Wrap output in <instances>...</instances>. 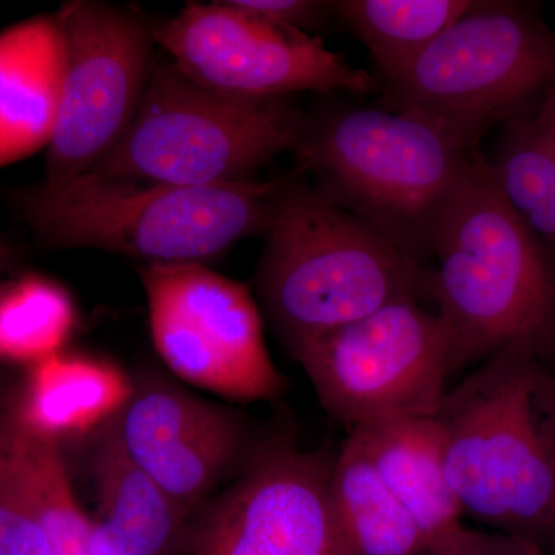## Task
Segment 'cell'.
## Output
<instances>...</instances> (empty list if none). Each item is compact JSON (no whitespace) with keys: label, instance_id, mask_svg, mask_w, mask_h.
I'll use <instances>...</instances> for the list:
<instances>
[{"label":"cell","instance_id":"6da1fadb","mask_svg":"<svg viewBox=\"0 0 555 555\" xmlns=\"http://www.w3.org/2000/svg\"><path fill=\"white\" fill-rule=\"evenodd\" d=\"M452 374L524 347L555 352V248L526 224L477 150L438 218L423 276Z\"/></svg>","mask_w":555,"mask_h":555},{"label":"cell","instance_id":"7a4b0ae2","mask_svg":"<svg viewBox=\"0 0 555 555\" xmlns=\"http://www.w3.org/2000/svg\"><path fill=\"white\" fill-rule=\"evenodd\" d=\"M434 422L465 516L539 542L555 514V369L524 347L481 361Z\"/></svg>","mask_w":555,"mask_h":555},{"label":"cell","instance_id":"3957f363","mask_svg":"<svg viewBox=\"0 0 555 555\" xmlns=\"http://www.w3.org/2000/svg\"><path fill=\"white\" fill-rule=\"evenodd\" d=\"M288 178L229 184H155L83 173L24 193L35 235L54 248H89L149 264H204L262 235Z\"/></svg>","mask_w":555,"mask_h":555},{"label":"cell","instance_id":"277c9868","mask_svg":"<svg viewBox=\"0 0 555 555\" xmlns=\"http://www.w3.org/2000/svg\"><path fill=\"white\" fill-rule=\"evenodd\" d=\"M478 149L411 112L339 108L310 119L299 169L363 219L425 276L441 211Z\"/></svg>","mask_w":555,"mask_h":555},{"label":"cell","instance_id":"5b68a950","mask_svg":"<svg viewBox=\"0 0 555 555\" xmlns=\"http://www.w3.org/2000/svg\"><path fill=\"white\" fill-rule=\"evenodd\" d=\"M262 236L255 286L292 356L423 287V273L385 236L297 178Z\"/></svg>","mask_w":555,"mask_h":555},{"label":"cell","instance_id":"8992f818","mask_svg":"<svg viewBox=\"0 0 555 555\" xmlns=\"http://www.w3.org/2000/svg\"><path fill=\"white\" fill-rule=\"evenodd\" d=\"M309 122L291 100L208 90L158 50L129 130L87 173L188 188L250 181L270 160L297 152Z\"/></svg>","mask_w":555,"mask_h":555},{"label":"cell","instance_id":"52a82bcc","mask_svg":"<svg viewBox=\"0 0 555 555\" xmlns=\"http://www.w3.org/2000/svg\"><path fill=\"white\" fill-rule=\"evenodd\" d=\"M555 82V33L528 2H478L396 78L379 83L387 109L447 126L478 149Z\"/></svg>","mask_w":555,"mask_h":555},{"label":"cell","instance_id":"ba28073f","mask_svg":"<svg viewBox=\"0 0 555 555\" xmlns=\"http://www.w3.org/2000/svg\"><path fill=\"white\" fill-rule=\"evenodd\" d=\"M328 415L356 427L434 416L448 392L451 350L418 298L390 302L294 356Z\"/></svg>","mask_w":555,"mask_h":555},{"label":"cell","instance_id":"9c48e42d","mask_svg":"<svg viewBox=\"0 0 555 555\" xmlns=\"http://www.w3.org/2000/svg\"><path fill=\"white\" fill-rule=\"evenodd\" d=\"M54 16L64 72L46 185L87 173L116 147L137 116L158 53L156 25L124 7L73 0Z\"/></svg>","mask_w":555,"mask_h":555},{"label":"cell","instance_id":"30bf717a","mask_svg":"<svg viewBox=\"0 0 555 555\" xmlns=\"http://www.w3.org/2000/svg\"><path fill=\"white\" fill-rule=\"evenodd\" d=\"M150 332L160 360L189 385L230 400H275L286 387L244 284L204 264L139 270Z\"/></svg>","mask_w":555,"mask_h":555},{"label":"cell","instance_id":"8fae6325","mask_svg":"<svg viewBox=\"0 0 555 555\" xmlns=\"http://www.w3.org/2000/svg\"><path fill=\"white\" fill-rule=\"evenodd\" d=\"M156 47L185 76L224 96L291 100L305 91H379L377 76L306 33L259 21L225 2L193 3L155 27Z\"/></svg>","mask_w":555,"mask_h":555},{"label":"cell","instance_id":"7c38bea8","mask_svg":"<svg viewBox=\"0 0 555 555\" xmlns=\"http://www.w3.org/2000/svg\"><path fill=\"white\" fill-rule=\"evenodd\" d=\"M334 459L286 438L262 444L190 525L182 555H350L332 505Z\"/></svg>","mask_w":555,"mask_h":555},{"label":"cell","instance_id":"4fadbf2b","mask_svg":"<svg viewBox=\"0 0 555 555\" xmlns=\"http://www.w3.org/2000/svg\"><path fill=\"white\" fill-rule=\"evenodd\" d=\"M116 426L131 460L189 514L247 451L241 416L158 374L134 379Z\"/></svg>","mask_w":555,"mask_h":555},{"label":"cell","instance_id":"5bb4252c","mask_svg":"<svg viewBox=\"0 0 555 555\" xmlns=\"http://www.w3.org/2000/svg\"><path fill=\"white\" fill-rule=\"evenodd\" d=\"M89 470L98 502L89 555L182 553L190 514L127 454L116 415L91 434Z\"/></svg>","mask_w":555,"mask_h":555},{"label":"cell","instance_id":"9a60e30c","mask_svg":"<svg viewBox=\"0 0 555 555\" xmlns=\"http://www.w3.org/2000/svg\"><path fill=\"white\" fill-rule=\"evenodd\" d=\"M375 469L425 535L430 555H440L462 534L463 507L456 499L440 433L433 416H403L350 430Z\"/></svg>","mask_w":555,"mask_h":555},{"label":"cell","instance_id":"2e32d148","mask_svg":"<svg viewBox=\"0 0 555 555\" xmlns=\"http://www.w3.org/2000/svg\"><path fill=\"white\" fill-rule=\"evenodd\" d=\"M64 72L56 16L0 30V169L49 147Z\"/></svg>","mask_w":555,"mask_h":555},{"label":"cell","instance_id":"e0dca14e","mask_svg":"<svg viewBox=\"0 0 555 555\" xmlns=\"http://www.w3.org/2000/svg\"><path fill=\"white\" fill-rule=\"evenodd\" d=\"M0 470L46 532L50 555H89L93 518L76 496L60 441L22 416L16 387H0Z\"/></svg>","mask_w":555,"mask_h":555},{"label":"cell","instance_id":"ac0fdd59","mask_svg":"<svg viewBox=\"0 0 555 555\" xmlns=\"http://www.w3.org/2000/svg\"><path fill=\"white\" fill-rule=\"evenodd\" d=\"M130 382L118 367L87 357L56 356L33 364L17 389L22 416L43 436H91L118 415L131 396Z\"/></svg>","mask_w":555,"mask_h":555},{"label":"cell","instance_id":"d6986e66","mask_svg":"<svg viewBox=\"0 0 555 555\" xmlns=\"http://www.w3.org/2000/svg\"><path fill=\"white\" fill-rule=\"evenodd\" d=\"M331 494L350 555H430L425 535L382 480L356 434L350 433L334 456Z\"/></svg>","mask_w":555,"mask_h":555},{"label":"cell","instance_id":"ffe728a7","mask_svg":"<svg viewBox=\"0 0 555 555\" xmlns=\"http://www.w3.org/2000/svg\"><path fill=\"white\" fill-rule=\"evenodd\" d=\"M485 159L511 206L555 248V82L500 127L492 155Z\"/></svg>","mask_w":555,"mask_h":555},{"label":"cell","instance_id":"44dd1931","mask_svg":"<svg viewBox=\"0 0 555 555\" xmlns=\"http://www.w3.org/2000/svg\"><path fill=\"white\" fill-rule=\"evenodd\" d=\"M474 0H335L337 21L366 47L378 83L396 78L451 25L476 9Z\"/></svg>","mask_w":555,"mask_h":555},{"label":"cell","instance_id":"7402d4cb","mask_svg":"<svg viewBox=\"0 0 555 555\" xmlns=\"http://www.w3.org/2000/svg\"><path fill=\"white\" fill-rule=\"evenodd\" d=\"M75 306L56 284L27 278L0 294V357L36 364L60 353L75 326Z\"/></svg>","mask_w":555,"mask_h":555},{"label":"cell","instance_id":"603a6c76","mask_svg":"<svg viewBox=\"0 0 555 555\" xmlns=\"http://www.w3.org/2000/svg\"><path fill=\"white\" fill-rule=\"evenodd\" d=\"M0 555H50L49 540L0 470Z\"/></svg>","mask_w":555,"mask_h":555},{"label":"cell","instance_id":"cb8c5ba5","mask_svg":"<svg viewBox=\"0 0 555 555\" xmlns=\"http://www.w3.org/2000/svg\"><path fill=\"white\" fill-rule=\"evenodd\" d=\"M259 21L312 36L337 20L335 2L327 0H229Z\"/></svg>","mask_w":555,"mask_h":555},{"label":"cell","instance_id":"d4e9b609","mask_svg":"<svg viewBox=\"0 0 555 555\" xmlns=\"http://www.w3.org/2000/svg\"><path fill=\"white\" fill-rule=\"evenodd\" d=\"M440 555H545L540 543L509 532L463 529Z\"/></svg>","mask_w":555,"mask_h":555},{"label":"cell","instance_id":"484cf974","mask_svg":"<svg viewBox=\"0 0 555 555\" xmlns=\"http://www.w3.org/2000/svg\"><path fill=\"white\" fill-rule=\"evenodd\" d=\"M551 537L554 539V545H555V514L553 518V525H551Z\"/></svg>","mask_w":555,"mask_h":555},{"label":"cell","instance_id":"4316f807","mask_svg":"<svg viewBox=\"0 0 555 555\" xmlns=\"http://www.w3.org/2000/svg\"><path fill=\"white\" fill-rule=\"evenodd\" d=\"M3 257L2 244H0V259ZM0 294H2V287H0Z\"/></svg>","mask_w":555,"mask_h":555},{"label":"cell","instance_id":"83f0119b","mask_svg":"<svg viewBox=\"0 0 555 555\" xmlns=\"http://www.w3.org/2000/svg\"><path fill=\"white\" fill-rule=\"evenodd\" d=\"M553 363H555V352H554L553 361H551V366H553Z\"/></svg>","mask_w":555,"mask_h":555}]
</instances>
